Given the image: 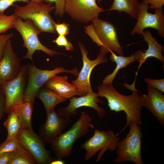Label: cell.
Listing matches in <instances>:
<instances>
[{"label": "cell", "instance_id": "6da1fadb", "mask_svg": "<svg viewBox=\"0 0 164 164\" xmlns=\"http://www.w3.org/2000/svg\"><path fill=\"white\" fill-rule=\"evenodd\" d=\"M136 77L133 83L126 82L123 85L132 91L129 95H123L118 91L112 84L102 83L97 87L99 97L106 99L110 110L115 112H124L126 115V126L132 123L142 125V107L141 95L135 87Z\"/></svg>", "mask_w": 164, "mask_h": 164}, {"label": "cell", "instance_id": "7a4b0ae2", "mask_svg": "<svg viewBox=\"0 0 164 164\" xmlns=\"http://www.w3.org/2000/svg\"><path fill=\"white\" fill-rule=\"evenodd\" d=\"M90 117L82 112L77 120L67 131L61 133L50 144L51 149L58 159L70 156L76 141L86 135L89 128L94 129Z\"/></svg>", "mask_w": 164, "mask_h": 164}, {"label": "cell", "instance_id": "3957f363", "mask_svg": "<svg viewBox=\"0 0 164 164\" xmlns=\"http://www.w3.org/2000/svg\"><path fill=\"white\" fill-rule=\"evenodd\" d=\"M14 14L23 20L31 21L41 32L56 33V22L51 15L54 9L53 3L36 2L29 0L24 5H14Z\"/></svg>", "mask_w": 164, "mask_h": 164}, {"label": "cell", "instance_id": "277c9868", "mask_svg": "<svg viewBox=\"0 0 164 164\" xmlns=\"http://www.w3.org/2000/svg\"><path fill=\"white\" fill-rule=\"evenodd\" d=\"M132 123L125 137L119 140L116 147V163L132 162L136 164L144 163L141 155L142 138L143 134L141 127Z\"/></svg>", "mask_w": 164, "mask_h": 164}, {"label": "cell", "instance_id": "5b68a950", "mask_svg": "<svg viewBox=\"0 0 164 164\" xmlns=\"http://www.w3.org/2000/svg\"><path fill=\"white\" fill-rule=\"evenodd\" d=\"M13 28L20 34L23 40V46L27 50L26 54L22 58L29 59L32 61L33 55L36 51H41L51 56L63 54L48 48L42 43L38 37L41 32L30 20H23L17 17Z\"/></svg>", "mask_w": 164, "mask_h": 164}, {"label": "cell", "instance_id": "8992f818", "mask_svg": "<svg viewBox=\"0 0 164 164\" xmlns=\"http://www.w3.org/2000/svg\"><path fill=\"white\" fill-rule=\"evenodd\" d=\"M27 82L24 101L33 104L39 91L51 77L62 73H70L76 76L79 73L76 67L71 70L63 67H56L52 70H42L37 68L33 64L30 63L27 64Z\"/></svg>", "mask_w": 164, "mask_h": 164}, {"label": "cell", "instance_id": "52a82bcc", "mask_svg": "<svg viewBox=\"0 0 164 164\" xmlns=\"http://www.w3.org/2000/svg\"><path fill=\"white\" fill-rule=\"evenodd\" d=\"M78 45L82 54L83 66L77 79L72 80L71 83L76 86L79 96H82L93 91L90 81L92 71L98 65L107 63L106 55L109 51L103 46H100L97 58L91 60L88 57V53L84 45L79 42Z\"/></svg>", "mask_w": 164, "mask_h": 164}, {"label": "cell", "instance_id": "ba28073f", "mask_svg": "<svg viewBox=\"0 0 164 164\" xmlns=\"http://www.w3.org/2000/svg\"><path fill=\"white\" fill-rule=\"evenodd\" d=\"M94 129L93 135L83 144L80 147L86 151L84 156L86 161L90 159L100 150L96 160L97 162L108 150L110 152L115 151L120 138L112 130Z\"/></svg>", "mask_w": 164, "mask_h": 164}, {"label": "cell", "instance_id": "9c48e42d", "mask_svg": "<svg viewBox=\"0 0 164 164\" xmlns=\"http://www.w3.org/2000/svg\"><path fill=\"white\" fill-rule=\"evenodd\" d=\"M27 69V64L22 66L15 78L0 85L5 99V113H9L15 107L24 102L28 79Z\"/></svg>", "mask_w": 164, "mask_h": 164}, {"label": "cell", "instance_id": "30bf717a", "mask_svg": "<svg viewBox=\"0 0 164 164\" xmlns=\"http://www.w3.org/2000/svg\"><path fill=\"white\" fill-rule=\"evenodd\" d=\"M149 4L142 1L139 3L137 21L131 32V35H142L147 28L156 29L159 35L164 37V15L163 9L154 10V13H149Z\"/></svg>", "mask_w": 164, "mask_h": 164}, {"label": "cell", "instance_id": "8fae6325", "mask_svg": "<svg viewBox=\"0 0 164 164\" xmlns=\"http://www.w3.org/2000/svg\"><path fill=\"white\" fill-rule=\"evenodd\" d=\"M96 0H65V11L73 19L87 24L98 18L104 10L97 5Z\"/></svg>", "mask_w": 164, "mask_h": 164}, {"label": "cell", "instance_id": "7c38bea8", "mask_svg": "<svg viewBox=\"0 0 164 164\" xmlns=\"http://www.w3.org/2000/svg\"><path fill=\"white\" fill-rule=\"evenodd\" d=\"M17 138L20 144L34 156L37 163L50 164L53 160L51 152L46 149L44 141L33 130H28L21 128Z\"/></svg>", "mask_w": 164, "mask_h": 164}, {"label": "cell", "instance_id": "4fadbf2b", "mask_svg": "<svg viewBox=\"0 0 164 164\" xmlns=\"http://www.w3.org/2000/svg\"><path fill=\"white\" fill-rule=\"evenodd\" d=\"M99 97L97 93L93 91L79 97L73 96L69 99L70 102L68 105L65 108H59L57 113L61 117L70 118L76 114V110L79 108L88 107L94 109L98 116L102 118L104 117L106 112L105 110L98 104L99 103H104Z\"/></svg>", "mask_w": 164, "mask_h": 164}, {"label": "cell", "instance_id": "5bb4252c", "mask_svg": "<svg viewBox=\"0 0 164 164\" xmlns=\"http://www.w3.org/2000/svg\"><path fill=\"white\" fill-rule=\"evenodd\" d=\"M94 28L102 46L108 50L124 56L123 49L120 44L116 29L111 22L98 18L92 21Z\"/></svg>", "mask_w": 164, "mask_h": 164}, {"label": "cell", "instance_id": "9a60e30c", "mask_svg": "<svg viewBox=\"0 0 164 164\" xmlns=\"http://www.w3.org/2000/svg\"><path fill=\"white\" fill-rule=\"evenodd\" d=\"M22 67L21 59L14 52L10 39L0 60V85L15 78Z\"/></svg>", "mask_w": 164, "mask_h": 164}, {"label": "cell", "instance_id": "2e32d148", "mask_svg": "<svg viewBox=\"0 0 164 164\" xmlns=\"http://www.w3.org/2000/svg\"><path fill=\"white\" fill-rule=\"evenodd\" d=\"M46 115V121L40 128V137L44 142L50 143L61 133L70 119L60 116L54 110Z\"/></svg>", "mask_w": 164, "mask_h": 164}, {"label": "cell", "instance_id": "e0dca14e", "mask_svg": "<svg viewBox=\"0 0 164 164\" xmlns=\"http://www.w3.org/2000/svg\"><path fill=\"white\" fill-rule=\"evenodd\" d=\"M147 93L141 98L142 107L149 110L163 126L164 125V96L163 92L147 85Z\"/></svg>", "mask_w": 164, "mask_h": 164}, {"label": "cell", "instance_id": "ac0fdd59", "mask_svg": "<svg viewBox=\"0 0 164 164\" xmlns=\"http://www.w3.org/2000/svg\"><path fill=\"white\" fill-rule=\"evenodd\" d=\"M141 35L147 43L148 48L144 51L138 50L134 54L135 60L139 62L138 69L135 73L136 76L142 64L148 58L154 57L163 63L164 62V57L162 53L163 47L153 36L150 31L147 29L144 31Z\"/></svg>", "mask_w": 164, "mask_h": 164}, {"label": "cell", "instance_id": "d6986e66", "mask_svg": "<svg viewBox=\"0 0 164 164\" xmlns=\"http://www.w3.org/2000/svg\"><path fill=\"white\" fill-rule=\"evenodd\" d=\"M68 79L67 76L55 75L50 79L45 84L46 87L67 99L79 96L76 86L74 84L69 83Z\"/></svg>", "mask_w": 164, "mask_h": 164}, {"label": "cell", "instance_id": "ffe728a7", "mask_svg": "<svg viewBox=\"0 0 164 164\" xmlns=\"http://www.w3.org/2000/svg\"><path fill=\"white\" fill-rule=\"evenodd\" d=\"M36 97L43 103L46 115L54 110L58 104L64 102L67 99L62 97L46 87H41L37 94Z\"/></svg>", "mask_w": 164, "mask_h": 164}, {"label": "cell", "instance_id": "44dd1931", "mask_svg": "<svg viewBox=\"0 0 164 164\" xmlns=\"http://www.w3.org/2000/svg\"><path fill=\"white\" fill-rule=\"evenodd\" d=\"M109 58L111 62L116 64V66L113 71L111 74L107 75L104 78L102 83L104 84H112L117 73L121 69L125 67L136 60L134 54L130 56H125L119 55L118 56L113 51L110 52Z\"/></svg>", "mask_w": 164, "mask_h": 164}, {"label": "cell", "instance_id": "7402d4cb", "mask_svg": "<svg viewBox=\"0 0 164 164\" xmlns=\"http://www.w3.org/2000/svg\"><path fill=\"white\" fill-rule=\"evenodd\" d=\"M20 122L21 127L24 129L33 130L31 122L33 104L28 102H24L17 105L12 110Z\"/></svg>", "mask_w": 164, "mask_h": 164}, {"label": "cell", "instance_id": "603a6c76", "mask_svg": "<svg viewBox=\"0 0 164 164\" xmlns=\"http://www.w3.org/2000/svg\"><path fill=\"white\" fill-rule=\"evenodd\" d=\"M139 4L138 0H113L110 8L106 11L124 12L137 19Z\"/></svg>", "mask_w": 164, "mask_h": 164}, {"label": "cell", "instance_id": "cb8c5ba5", "mask_svg": "<svg viewBox=\"0 0 164 164\" xmlns=\"http://www.w3.org/2000/svg\"><path fill=\"white\" fill-rule=\"evenodd\" d=\"M36 161L32 155L20 144L14 152L8 164H35Z\"/></svg>", "mask_w": 164, "mask_h": 164}, {"label": "cell", "instance_id": "d4e9b609", "mask_svg": "<svg viewBox=\"0 0 164 164\" xmlns=\"http://www.w3.org/2000/svg\"><path fill=\"white\" fill-rule=\"evenodd\" d=\"M9 114L3 124L8 131L6 140L17 138L18 132L22 128L20 121L14 112L12 110Z\"/></svg>", "mask_w": 164, "mask_h": 164}, {"label": "cell", "instance_id": "484cf974", "mask_svg": "<svg viewBox=\"0 0 164 164\" xmlns=\"http://www.w3.org/2000/svg\"><path fill=\"white\" fill-rule=\"evenodd\" d=\"M16 17L14 14L8 15L0 12V34L13 28Z\"/></svg>", "mask_w": 164, "mask_h": 164}, {"label": "cell", "instance_id": "4316f807", "mask_svg": "<svg viewBox=\"0 0 164 164\" xmlns=\"http://www.w3.org/2000/svg\"><path fill=\"white\" fill-rule=\"evenodd\" d=\"M20 145L17 138L5 140L0 145V155L6 152H14Z\"/></svg>", "mask_w": 164, "mask_h": 164}, {"label": "cell", "instance_id": "83f0119b", "mask_svg": "<svg viewBox=\"0 0 164 164\" xmlns=\"http://www.w3.org/2000/svg\"><path fill=\"white\" fill-rule=\"evenodd\" d=\"M44 2L47 3H54L55 14L61 17L63 16L65 12V0H44Z\"/></svg>", "mask_w": 164, "mask_h": 164}, {"label": "cell", "instance_id": "f1b7e54d", "mask_svg": "<svg viewBox=\"0 0 164 164\" xmlns=\"http://www.w3.org/2000/svg\"><path fill=\"white\" fill-rule=\"evenodd\" d=\"M53 42L59 46H63L68 51H73V47L72 44L67 39L66 36L58 35Z\"/></svg>", "mask_w": 164, "mask_h": 164}, {"label": "cell", "instance_id": "f546056e", "mask_svg": "<svg viewBox=\"0 0 164 164\" xmlns=\"http://www.w3.org/2000/svg\"><path fill=\"white\" fill-rule=\"evenodd\" d=\"M145 82L151 87L163 93L164 92V79H154L145 78Z\"/></svg>", "mask_w": 164, "mask_h": 164}, {"label": "cell", "instance_id": "4dcf8cb0", "mask_svg": "<svg viewBox=\"0 0 164 164\" xmlns=\"http://www.w3.org/2000/svg\"><path fill=\"white\" fill-rule=\"evenodd\" d=\"M85 29V32L91 38L93 42L98 46H102V44L94 30L93 24L84 27Z\"/></svg>", "mask_w": 164, "mask_h": 164}, {"label": "cell", "instance_id": "1f68e13d", "mask_svg": "<svg viewBox=\"0 0 164 164\" xmlns=\"http://www.w3.org/2000/svg\"><path fill=\"white\" fill-rule=\"evenodd\" d=\"M13 36L12 33L0 34V60L4 53L8 41Z\"/></svg>", "mask_w": 164, "mask_h": 164}, {"label": "cell", "instance_id": "d6a6232c", "mask_svg": "<svg viewBox=\"0 0 164 164\" xmlns=\"http://www.w3.org/2000/svg\"><path fill=\"white\" fill-rule=\"evenodd\" d=\"M70 25L65 23H55L54 27L56 32L58 35L64 36L67 35L70 32Z\"/></svg>", "mask_w": 164, "mask_h": 164}, {"label": "cell", "instance_id": "836d02e7", "mask_svg": "<svg viewBox=\"0 0 164 164\" xmlns=\"http://www.w3.org/2000/svg\"><path fill=\"white\" fill-rule=\"evenodd\" d=\"M29 0H0V12H4L10 7L14 5L15 2H19L27 3Z\"/></svg>", "mask_w": 164, "mask_h": 164}, {"label": "cell", "instance_id": "e575fe53", "mask_svg": "<svg viewBox=\"0 0 164 164\" xmlns=\"http://www.w3.org/2000/svg\"><path fill=\"white\" fill-rule=\"evenodd\" d=\"M142 1L149 4L152 9H160L163 8L164 0H142Z\"/></svg>", "mask_w": 164, "mask_h": 164}, {"label": "cell", "instance_id": "d590c367", "mask_svg": "<svg viewBox=\"0 0 164 164\" xmlns=\"http://www.w3.org/2000/svg\"><path fill=\"white\" fill-rule=\"evenodd\" d=\"M5 113V96L0 86V121Z\"/></svg>", "mask_w": 164, "mask_h": 164}, {"label": "cell", "instance_id": "8d00e7d4", "mask_svg": "<svg viewBox=\"0 0 164 164\" xmlns=\"http://www.w3.org/2000/svg\"><path fill=\"white\" fill-rule=\"evenodd\" d=\"M14 152L4 153L0 155V164H8L12 158Z\"/></svg>", "mask_w": 164, "mask_h": 164}, {"label": "cell", "instance_id": "74e56055", "mask_svg": "<svg viewBox=\"0 0 164 164\" xmlns=\"http://www.w3.org/2000/svg\"><path fill=\"white\" fill-rule=\"evenodd\" d=\"M65 162L61 159H57L52 160L50 164H64Z\"/></svg>", "mask_w": 164, "mask_h": 164}, {"label": "cell", "instance_id": "f35d334b", "mask_svg": "<svg viewBox=\"0 0 164 164\" xmlns=\"http://www.w3.org/2000/svg\"><path fill=\"white\" fill-rule=\"evenodd\" d=\"M44 0H30L29 1L36 2H44Z\"/></svg>", "mask_w": 164, "mask_h": 164}, {"label": "cell", "instance_id": "ab89813d", "mask_svg": "<svg viewBox=\"0 0 164 164\" xmlns=\"http://www.w3.org/2000/svg\"><path fill=\"white\" fill-rule=\"evenodd\" d=\"M98 3L99 4H100L103 0H96Z\"/></svg>", "mask_w": 164, "mask_h": 164}]
</instances>
